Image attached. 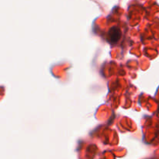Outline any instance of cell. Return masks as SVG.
<instances>
[{
	"instance_id": "6da1fadb",
	"label": "cell",
	"mask_w": 159,
	"mask_h": 159,
	"mask_svg": "<svg viewBox=\"0 0 159 159\" xmlns=\"http://www.w3.org/2000/svg\"><path fill=\"white\" fill-rule=\"evenodd\" d=\"M120 37V31L117 28H112L110 30V37L111 38V41L115 43L117 41Z\"/></svg>"
}]
</instances>
